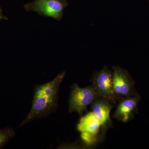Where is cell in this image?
Here are the masks:
<instances>
[{
	"instance_id": "4",
	"label": "cell",
	"mask_w": 149,
	"mask_h": 149,
	"mask_svg": "<svg viewBox=\"0 0 149 149\" xmlns=\"http://www.w3.org/2000/svg\"><path fill=\"white\" fill-rule=\"evenodd\" d=\"M113 88L118 101L138 93L135 89V82L127 70L120 66H113Z\"/></svg>"
},
{
	"instance_id": "3",
	"label": "cell",
	"mask_w": 149,
	"mask_h": 149,
	"mask_svg": "<svg viewBox=\"0 0 149 149\" xmlns=\"http://www.w3.org/2000/svg\"><path fill=\"white\" fill-rule=\"evenodd\" d=\"M91 82L99 97L117 105L118 101L113 88V72L106 65H104L100 71L94 72Z\"/></svg>"
},
{
	"instance_id": "10",
	"label": "cell",
	"mask_w": 149,
	"mask_h": 149,
	"mask_svg": "<svg viewBox=\"0 0 149 149\" xmlns=\"http://www.w3.org/2000/svg\"><path fill=\"white\" fill-rule=\"evenodd\" d=\"M3 19H7V18L6 17L4 16L2 13V11L0 8V20Z\"/></svg>"
},
{
	"instance_id": "6",
	"label": "cell",
	"mask_w": 149,
	"mask_h": 149,
	"mask_svg": "<svg viewBox=\"0 0 149 149\" xmlns=\"http://www.w3.org/2000/svg\"><path fill=\"white\" fill-rule=\"evenodd\" d=\"M93 112L101 123V128L98 141L102 142L106 137V133L109 128L113 127L110 114L113 105L102 98L98 97L90 105Z\"/></svg>"
},
{
	"instance_id": "8",
	"label": "cell",
	"mask_w": 149,
	"mask_h": 149,
	"mask_svg": "<svg viewBox=\"0 0 149 149\" xmlns=\"http://www.w3.org/2000/svg\"><path fill=\"white\" fill-rule=\"evenodd\" d=\"M141 99L138 93L131 97L120 99L113 117L123 123L132 120L134 115L138 113V106Z\"/></svg>"
},
{
	"instance_id": "9",
	"label": "cell",
	"mask_w": 149,
	"mask_h": 149,
	"mask_svg": "<svg viewBox=\"0 0 149 149\" xmlns=\"http://www.w3.org/2000/svg\"><path fill=\"white\" fill-rule=\"evenodd\" d=\"M15 135L14 130L10 128L0 130V148Z\"/></svg>"
},
{
	"instance_id": "5",
	"label": "cell",
	"mask_w": 149,
	"mask_h": 149,
	"mask_svg": "<svg viewBox=\"0 0 149 149\" xmlns=\"http://www.w3.org/2000/svg\"><path fill=\"white\" fill-rule=\"evenodd\" d=\"M67 6L65 0H35L25 5L24 8L27 11L36 12L40 15L60 21Z\"/></svg>"
},
{
	"instance_id": "2",
	"label": "cell",
	"mask_w": 149,
	"mask_h": 149,
	"mask_svg": "<svg viewBox=\"0 0 149 149\" xmlns=\"http://www.w3.org/2000/svg\"><path fill=\"white\" fill-rule=\"evenodd\" d=\"M98 97L93 85L81 88L77 84H73L71 87L68 101L69 112H76L82 117L87 111L88 106Z\"/></svg>"
},
{
	"instance_id": "1",
	"label": "cell",
	"mask_w": 149,
	"mask_h": 149,
	"mask_svg": "<svg viewBox=\"0 0 149 149\" xmlns=\"http://www.w3.org/2000/svg\"><path fill=\"white\" fill-rule=\"evenodd\" d=\"M65 74V71H63L50 82L36 86L31 110L21 126L34 119L47 116L55 110L60 86Z\"/></svg>"
},
{
	"instance_id": "7",
	"label": "cell",
	"mask_w": 149,
	"mask_h": 149,
	"mask_svg": "<svg viewBox=\"0 0 149 149\" xmlns=\"http://www.w3.org/2000/svg\"><path fill=\"white\" fill-rule=\"evenodd\" d=\"M101 128V123L92 111L80 118L77 125V130L81 133V139L87 145L98 141Z\"/></svg>"
},
{
	"instance_id": "11",
	"label": "cell",
	"mask_w": 149,
	"mask_h": 149,
	"mask_svg": "<svg viewBox=\"0 0 149 149\" xmlns=\"http://www.w3.org/2000/svg\"></svg>"
}]
</instances>
